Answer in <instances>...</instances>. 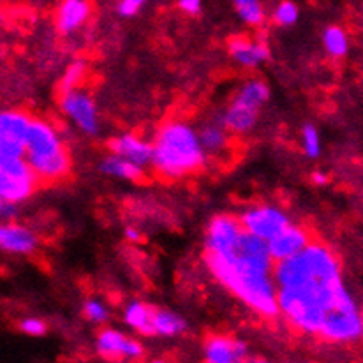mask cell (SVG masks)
<instances>
[{
    "instance_id": "cell-1",
    "label": "cell",
    "mask_w": 363,
    "mask_h": 363,
    "mask_svg": "<svg viewBox=\"0 0 363 363\" xmlns=\"http://www.w3.org/2000/svg\"><path fill=\"white\" fill-rule=\"evenodd\" d=\"M274 263L268 242L245 230L230 252L206 254V264L213 277L243 303L267 318L279 312Z\"/></svg>"
},
{
    "instance_id": "cell-2",
    "label": "cell",
    "mask_w": 363,
    "mask_h": 363,
    "mask_svg": "<svg viewBox=\"0 0 363 363\" xmlns=\"http://www.w3.org/2000/svg\"><path fill=\"white\" fill-rule=\"evenodd\" d=\"M277 300L279 312L291 326L312 335H319L333 308L358 307L342 275H314L295 288H277Z\"/></svg>"
},
{
    "instance_id": "cell-3",
    "label": "cell",
    "mask_w": 363,
    "mask_h": 363,
    "mask_svg": "<svg viewBox=\"0 0 363 363\" xmlns=\"http://www.w3.org/2000/svg\"><path fill=\"white\" fill-rule=\"evenodd\" d=\"M199 134L182 122H172L159 130L152 164L166 177H182L198 169L205 161Z\"/></svg>"
},
{
    "instance_id": "cell-4",
    "label": "cell",
    "mask_w": 363,
    "mask_h": 363,
    "mask_svg": "<svg viewBox=\"0 0 363 363\" xmlns=\"http://www.w3.org/2000/svg\"><path fill=\"white\" fill-rule=\"evenodd\" d=\"M25 159L35 175L45 180H55L64 177L69 169V157L62 145L59 134L50 123L32 121L27 138Z\"/></svg>"
},
{
    "instance_id": "cell-5",
    "label": "cell",
    "mask_w": 363,
    "mask_h": 363,
    "mask_svg": "<svg viewBox=\"0 0 363 363\" xmlns=\"http://www.w3.org/2000/svg\"><path fill=\"white\" fill-rule=\"evenodd\" d=\"M38 179L25 157H0V198L6 201L27 199Z\"/></svg>"
},
{
    "instance_id": "cell-6",
    "label": "cell",
    "mask_w": 363,
    "mask_h": 363,
    "mask_svg": "<svg viewBox=\"0 0 363 363\" xmlns=\"http://www.w3.org/2000/svg\"><path fill=\"white\" fill-rule=\"evenodd\" d=\"M319 335L330 342H357L363 339L362 308H333L326 315Z\"/></svg>"
},
{
    "instance_id": "cell-7",
    "label": "cell",
    "mask_w": 363,
    "mask_h": 363,
    "mask_svg": "<svg viewBox=\"0 0 363 363\" xmlns=\"http://www.w3.org/2000/svg\"><path fill=\"white\" fill-rule=\"evenodd\" d=\"M32 121L20 111L0 115V157H25Z\"/></svg>"
},
{
    "instance_id": "cell-8",
    "label": "cell",
    "mask_w": 363,
    "mask_h": 363,
    "mask_svg": "<svg viewBox=\"0 0 363 363\" xmlns=\"http://www.w3.org/2000/svg\"><path fill=\"white\" fill-rule=\"evenodd\" d=\"M240 223L247 233L268 242L281 233L284 228H288L289 219L282 210L274 208V206H252L245 210L240 217Z\"/></svg>"
},
{
    "instance_id": "cell-9",
    "label": "cell",
    "mask_w": 363,
    "mask_h": 363,
    "mask_svg": "<svg viewBox=\"0 0 363 363\" xmlns=\"http://www.w3.org/2000/svg\"><path fill=\"white\" fill-rule=\"evenodd\" d=\"M243 226L240 219L231 216H219L212 219L208 224L205 237L206 254H224L230 252L237 245L238 238L242 237Z\"/></svg>"
},
{
    "instance_id": "cell-10",
    "label": "cell",
    "mask_w": 363,
    "mask_h": 363,
    "mask_svg": "<svg viewBox=\"0 0 363 363\" xmlns=\"http://www.w3.org/2000/svg\"><path fill=\"white\" fill-rule=\"evenodd\" d=\"M62 110L64 113L71 118L76 125L85 133L94 134L99 127V121H97V108L92 97L86 94L79 92V90H69L64 92L62 97Z\"/></svg>"
},
{
    "instance_id": "cell-11",
    "label": "cell",
    "mask_w": 363,
    "mask_h": 363,
    "mask_svg": "<svg viewBox=\"0 0 363 363\" xmlns=\"http://www.w3.org/2000/svg\"><path fill=\"white\" fill-rule=\"evenodd\" d=\"M308 243H311L308 235L305 233L302 228L289 224L281 233L275 235L272 240H268V250H270V256L277 263V261L288 259V257L302 252Z\"/></svg>"
},
{
    "instance_id": "cell-12",
    "label": "cell",
    "mask_w": 363,
    "mask_h": 363,
    "mask_svg": "<svg viewBox=\"0 0 363 363\" xmlns=\"http://www.w3.org/2000/svg\"><path fill=\"white\" fill-rule=\"evenodd\" d=\"M97 351L104 358H140L143 350L136 340L127 339L121 332L104 330L97 337Z\"/></svg>"
},
{
    "instance_id": "cell-13",
    "label": "cell",
    "mask_w": 363,
    "mask_h": 363,
    "mask_svg": "<svg viewBox=\"0 0 363 363\" xmlns=\"http://www.w3.org/2000/svg\"><path fill=\"white\" fill-rule=\"evenodd\" d=\"M245 342L228 337H212L205 346V358L210 363H238L247 360Z\"/></svg>"
},
{
    "instance_id": "cell-14",
    "label": "cell",
    "mask_w": 363,
    "mask_h": 363,
    "mask_svg": "<svg viewBox=\"0 0 363 363\" xmlns=\"http://www.w3.org/2000/svg\"><path fill=\"white\" fill-rule=\"evenodd\" d=\"M110 147L113 154L122 155V157L136 162L138 166L148 164L154 157V145L147 143L134 134H122V136L115 138V140H111Z\"/></svg>"
},
{
    "instance_id": "cell-15",
    "label": "cell",
    "mask_w": 363,
    "mask_h": 363,
    "mask_svg": "<svg viewBox=\"0 0 363 363\" xmlns=\"http://www.w3.org/2000/svg\"><path fill=\"white\" fill-rule=\"evenodd\" d=\"M259 110L261 108L256 106V104L235 96L233 103H231V106L228 108L226 113H224V127L230 130H235V133H247V130L252 129L254 123H256Z\"/></svg>"
},
{
    "instance_id": "cell-16",
    "label": "cell",
    "mask_w": 363,
    "mask_h": 363,
    "mask_svg": "<svg viewBox=\"0 0 363 363\" xmlns=\"http://www.w3.org/2000/svg\"><path fill=\"white\" fill-rule=\"evenodd\" d=\"M38 245L34 233L18 224H4L0 228V247L11 254H30Z\"/></svg>"
},
{
    "instance_id": "cell-17",
    "label": "cell",
    "mask_w": 363,
    "mask_h": 363,
    "mask_svg": "<svg viewBox=\"0 0 363 363\" xmlns=\"http://www.w3.org/2000/svg\"><path fill=\"white\" fill-rule=\"evenodd\" d=\"M90 14V4L86 0H64L57 14V25L64 34H71L82 27Z\"/></svg>"
},
{
    "instance_id": "cell-18",
    "label": "cell",
    "mask_w": 363,
    "mask_h": 363,
    "mask_svg": "<svg viewBox=\"0 0 363 363\" xmlns=\"http://www.w3.org/2000/svg\"><path fill=\"white\" fill-rule=\"evenodd\" d=\"M230 53L235 60L245 67H256L268 59V48L263 43L250 41L247 38H235L230 43Z\"/></svg>"
},
{
    "instance_id": "cell-19",
    "label": "cell",
    "mask_w": 363,
    "mask_h": 363,
    "mask_svg": "<svg viewBox=\"0 0 363 363\" xmlns=\"http://www.w3.org/2000/svg\"><path fill=\"white\" fill-rule=\"evenodd\" d=\"M140 168L141 166H138L136 162L129 161V159L122 157V155H117V154L110 155V157H106L103 162H101V172L123 180L140 179L141 175Z\"/></svg>"
},
{
    "instance_id": "cell-20",
    "label": "cell",
    "mask_w": 363,
    "mask_h": 363,
    "mask_svg": "<svg viewBox=\"0 0 363 363\" xmlns=\"http://www.w3.org/2000/svg\"><path fill=\"white\" fill-rule=\"evenodd\" d=\"M125 323L129 326H133L134 330H138L143 335H154V325H152V315L154 311L148 308L147 305L134 302L127 305L125 308Z\"/></svg>"
},
{
    "instance_id": "cell-21",
    "label": "cell",
    "mask_w": 363,
    "mask_h": 363,
    "mask_svg": "<svg viewBox=\"0 0 363 363\" xmlns=\"http://www.w3.org/2000/svg\"><path fill=\"white\" fill-rule=\"evenodd\" d=\"M152 325H154V333L164 337L179 335L185 330V321L180 315L173 314L169 311H154L152 315Z\"/></svg>"
},
{
    "instance_id": "cell-22",
    "label": "cell",
    "mask_w": 363,
    "mask_h": 363,
    "mask_svg": "<svg viewBox=\"0 0 363 363\" xmlns=\"http://www.w3.org/2000/svg\"><path fill=\"white\" fill-rule=\"evenodd\" d=\"M325 48L326 52L330 53L332 57H344L350 50V43H347V35L346 32L342 30L340 27H328L325 32Z\"/></svg>"
},
{
    "instance_id": "cell-23",
    "label": "cell",
    "mask_w": 363,
    "mask_h": 363,
    "mask_svg": "<svg viewBox=\"0 0 363 363\" xmlns=\"http://www.w3.org/2000/svg\"><path fill=\"white\" fill-rule=\"evenodd\" d=\"M199 140H201L205 152H212V154L224 150V147H226L228 143L226 133H224L223 127L219 125L203 127V130L199 133Z\"/></svg>"
},
{
    "instance_id": "cell-24",
    "label": "cell",
    "mask_w": 363,
    "mask_h": 363,
    "mask_svg": "<svg viewBox=\"0 0 363 363\" xmlns=\"http://www.w3.org/2000/svg\"><path fill=\"white\" fill-rule=\"evenodd\" d=\"M233 4L238 16L247 25H259L263 21L264 11L259 0H233Z\"/></svg>"
},
{
    "instance_id": "cell-25",
    "label": "cell",
    "mask_w": 363,
    "mask_h": 363,
    "mask_svg": "<svg viewBox=\"0 0 363 363\" xmlns=\"http://www.w3.org/2000/svg\"><path fill=\"white\" fill-rule=\"evenodd\" d=\"M274 20L277 21L282 27H289V25H295L298 20V7L295 2H289L284 0L277 6V9L274 11Z\"/></svg>"
},
{
    "instance_id": "cell-26",
    "label": "cell",
    "mask_w": 363,
    "mask_h": 363,
    "mask_svg": "<svg viewBox=\"0 0 363 363\" xmlns=\"http://www.w3.org/2000/svg\"><path fill=\"white\" fill-rule=\"evenodd\" d=\"M83 76H85V64L83 62H72L67 71H65L64 78H62V90L64 92L74 90L82 83Z\"/></svg>"
},
{
    "instance_id": "cell-27",
    "label": "cell",
    "mask_w": 363,
    "mask_h": 363,
    "mask_svg": "<svg viewBox=\"0 0 363 363\" xmlns=\"http://www.w3.org/2000/svg\"><path fill=\"white\" fill-rule=\"evenodd\" d=\"M303 150L308 157H318L321 154V143H319V133L314 125H305L302 130Z\"/></svg>"
},
{
    "instance_id": "cell-28",
    "label": "cell",
    "mask_w": 363,
    "mask_h": 363,
    "mask_svg": "<svg viewBox=\"0 0 363 363\" xmlns=\"http://www.w3.org/2000/svg\"><path fill=\"white\" fill-rule=\"evenodd\" d=\"M85 315L94 323H104L108 319V311L101 302L90 300V302L85 303Z\"/></svg>"
},
{
    "instance_id": "cell-29",
    "label": "cell",
    "mask_w": 363,
    "mask_h": 363,
    "mask_svg": "<svg viewBox=\"0 0 363 363\" xmlns=\"http://www.w3.org/2000/svg\"><path fill=\"white\" fill-rule=\"evenodd\" d=\"M20 328L23 330L27 335H32V337L43 335V333L46 332L45 323H43L41 319H35V318H28V319H25V321H21Z\"/></svg>"
},
{
    "instance_id": "cell-30",
    "label": "cell",
    "mask_w": 363,
    "mask_h": 363,
    "mask_svg": "<svg viewBox=\"0 0 363 363\" xmlns=\"http://www.w3.org/2000/svg\"><path fill=\"white\" fill-rule=\"evenodd\" d=\"M147 2V0H121L118 2V13L122 14V16H133V14H136L138 11L141 9V6Z\"/></svg>"
},
{
    "instance_id": "cell-31",
    "label": "cell",
    "mask_w": 363,
    "mask_h": 363,
    "mask_svg": "<svg viewBox=\"0 0 363 363\" xmlns=\"http://www.w3.org/2000/svg\"><path fill=\"white\" fill-rule=\"evenodd\" d=\"M201 6H203L201 0H179L180 9L184 11V13L191 14V16L198 14L199 11H201Z\"/></svg>"
},
{
    "instance_id": "cell-32",
    "label": "cell",
    "mask_w": 363,
    "mask_h": 363,
    "mask_svg": "<svg viewBox=\"0 0 363 363\" xmlns=\"http://www.w3.org/2000/svg\"><path fill=\"white\" fill-rule=\"evenodd\" d=\"M14 205L16 203L13 201H6V199H2V206H0V212H2V217H13L14 216Z\"/></svg>"
},
{
    "instance_id": "cell-33",
    "label": "cell",
    "mask_w": 363,
    "mask_h": 363,
    "mask_svg": "<svg viewBox=\"0 0 363 363\" xmlns=\"http://www.w3.org/2000/svg\"><path fill=\"white\" fill-rule=\"evenodd\" d=\"M125 238H127V240H130V242H138L141 238V235H140V231L136 230V228H127Z\"/></svg>"
},
{
    "instance_id": "cell-34",
    "label": "cell",
    "mask_w": 363,
    "mask_h": 363,
    "mask_svg": "<svg viewBox=\"0 0 363 363\" xmlns=\"http://www.w3.org/2000/svg\"><path fill=\"white\" fill-rule=\"evenodd\" d=\"M312 180H314V184H318V185H326V184H328V177H326L325 173H321V172L314 173Z\"/></svg>"
}]
</instances>
